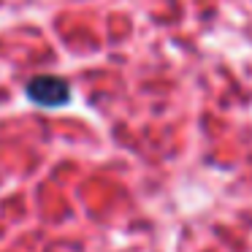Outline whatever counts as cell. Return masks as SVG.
<instances>
[{"label": "cell", "mask_w": 252, "mask_h": 252, "mask_svg": "<svg viewBox=\"0 0 252 252\" xmlns=\"http://www.w3.org/2000/svg\"><path fill=\"white\" fill-rule=\"evenodd\" d=\"M25 93L33 103L46 106V109H57V106L68 103V98H71V87L60 76H33L25 87Z\"/></svg>", "instance_id": "cell-1"}]
</instances>
